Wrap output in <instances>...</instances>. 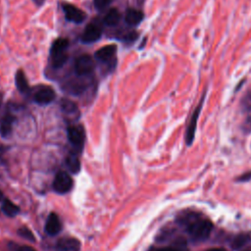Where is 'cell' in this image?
<instances>
[{"label":"cell","mask_w":251,"mask_h":251,"mask_svg":"<svg viewBox=\"0 0 251 251\" xmlns=\"http://www.w3.org/2000/svg\"><path fill=\"white\" fill-rule=\"evenodd\" d=\"M55 98H56V93L54 89L46 85L38 88L33 95L34 102L39 105H47L53 102Z\"/></svg>","instance_id":"cell-10"},{"label":"cell","mask_w":251,"mask_h":251,"mask_svg":"<svg viewBox=\"0 0 251 251\" xmlns=\"http://www.w3.org/2000/svg\"><path fill=\"white\" fill-rule=\"evenodd\" d=\"M248 99H249V101H250V103H251V91L248 92Z\"/></svg>","instance_id":"cell-31"},{"label":"cell","mask_w":251,"mask_h":251,"mask_svg":"<svg viewBox=\"0 0 251 251\" xmlns=\"http://www.w3.org/2000/svg\"><path fill=\"white\" fill-rule=\"evenodd\" d=\"M158 251H181V250H179V249H176V248L167 247V248H162V249H159Z\"/></svg>","instance_id":"cell-28"},{"label":"cell","mask_w":251,"mask_h":251,"mask_svg":"<svg viewBox=\"0 0 251 251\" xmlns=\"http://www.w3.org/2000/svg\"><path fill=\"white\" fill-rule=\"evenodd\" d=\"M15 121H16L15 116H13L11 114H7L1 120V122H0V134L3 137H7L11 133Z\"/></svg>","instance_id":"cell-16"},{"label":"cell","mask_w":251,"mask_h":251,"mask_svg":"<svg viewBox=\"0 0 251 251\" xmlns=\"http://www.w3.org/2000/svg\"><path fill=\"white\" fill-rule=\"evenodd\" d=\"M34 2H35L37 5H41V4L44 2V0H34Z\"/></svg>","instance_id":"cell-30"},{"label":"cell","mask_w":251,"mask_h":251,"mask_svg":"<svg viewBox=\"0 0 251 251\" xmlns=\"http://www.w3.org/2000/svg\"><path fill=\"white\" fill-rule=\"evenodd\" d=\"M138 38V32L136 31H130L128 33H126L123 38L122 40L126 42V43H132L133 41H135L136 39Z\"/></svg>","instance_id":"cell-23"},{"label":"cell","mask_w":251,"mask_h":251,"mask_svg":"<svg viewBox=\"0 0 251 251\" xmlns=\"http://www.w3.org/2000/svg\"><path fill=\"white\" fill-rule=\"evenodd\" d=\"M249 241V236L246 234H239L237 235L231 242V247L233 249H238L245 245Z\"/></svg>","instance_id":"cell-21"},{"label":"cell","mask_w":251,"mask_h":251,"mask_svg":"<svg viewBox=\"0 0 251 251\" xmlns=\"http://www.w3.org/2000/svg\"><path fill=\"white\" fill-rule=\"evenodd\" d=\"M116 52H117V46L114 45V44H109V45L103 46L102 48L98 49L95 52L94 57L98 61L106 63V62H108V61H110L111 59L114 58Z\"/></svg>","instance_id":"cell-13"},{"label":"cell","mask_w":251,"mask_h":251,"mask_svg":"<svg viewBox=\"0 0 251 251\" xmlns=\"http://www.w3.org/2000/svg\"><path fill=\"white\" fill-rule=\"evenodd\" d=\"M101 35H102L101 25L98 23H90L85 26L80 39L83 43L89 44L100 39Z\"/></svg>","instance_id":"cell-8"},{"label":"cell","mask_w":251,"mask_h":251,"mask_svg":"<svg viewBox=\"0 0 251 251\" xmlns=\"http://www.w3.org/2000/svg\"><path fill=\"white\" fill-rule=\"evenodd\" d=\"M144 19L143 12L136 9H127L125 15V21L129 25H138Z\"/></svg>","instance_id":"cell-15"},{"label":"cell","mask_w":251,"mask_h":251,"mask_svg":"<svg viewBox=\"0 0 251 251\" xmlns=\"http://www.w3.org/2000/svg\"><path fill=\"white\" fill-rule=\"evenodd\" d=\"M61 110L64 113V115L67 116V118L71 119H77L79 117V111L76 106V104L69 99L63 98L60 102Z\"/></svg>","instance_id":"cell-14"},{"label":"cell","mask_w":251,"mask_h":251,"mask_svg":"<svg viewBox=\"0 0 251 251\" xmlns=\"http://www.w3.org/2000/svg\"><path fill=\"white\" fill-rule=\"evenodd\" d=\"M112 0H93L94 6L97 10H103L111 4Z\"/></svg>","instance_id":"cell-24"},{"label":"cell","mask_w":251,"mask_h":251,"mask_svg":"<svg viewBox=\"0 0 251 251\" xmlns=\"http://www.w3.org/2000/svg\"><path fill=\"white\" fill-rule=\"evenodd\" d=\"M16 251H35V250L28 245H23V246H18L16 248Z\"/></svg>","instance_id":"cell-25"},{"label":"cell","mask_w":251,"mask_h":251,"mask_svg":"<svg viewBox=\"0 0 251 251\" xmlns=\"http://www.w3.org/2000/svg\"><path fill=\"white\" fill-rule=\"evenodd\" d=\"M56 251H79L80 243L75 238H61L55 247Z\"/></svg>","instance_id":"cell-12"},{"label":"cell","mask_w":251,"mask_h":251,"mask_svg":"<svg viewBox=\"0 0 251 251\" xmlns=\"http://www.w3.org/2000/svg\"><path fill=\"white\" fill-rule=\"evenodd\" d=\"M3 199V193L1 192V190H0V200H2Z\"/></svg>","instance_id":"cell-32"},{"label":"cell","mask_w":251,"mask_h":251,"mask_svg":"<svg viewBox=\"0 0 251 251\" xmlns=\"http://www.w3.org/2000/svg\"><path fill=\"white\" fill-rule=\"evenodd\" d=\"M67 133L72 145L77 152H80L85 140V130L83 126L81 125H71L68 126Z\"/></svg>","instance_id":"cell-3"},{"label":"cell","mask_w":251,"mask_h":251,"mask_svg":"<svg viewBox=\"0 0 251 251\" xmlns=\"http://www.w3.org/2000/svg\"><path fill=\"white\" fill-rule=\"evenodd\" d=\"M18 233H19V235H21L22 237H24L25 239H28V240H31V241L35 240V237H34V234L32 233V231L29 228L25 227V226L21 227L18 230Z\"/></svg>","instance_id":"cell-22"},{"label":"cell","mask_w":251,"mask_h":251,"mask_svg":"<svg viewBox=\"0 0 251 251\" xmlns=\"http://www.w3.org/2000/svg\"><path fill=\"white\" fill-rule=\"evenodd\" d=\"M4 165V161H3V159H2V157H1V154H0V173H1V167Z\"/></svg>","instance_id":"cell-29"},{"label":"cell","mask_w":251,"mask_h":251,"mask_svg":"<svg viewBox=\"0 0 251 251\" xmlns=\"http://www.w3.org/2000/svg\"><path fill=\"white\" fill-rule=\"evenodd\" d=\"M94 62L92 58L88 55L79 56L75 63V72L77 75L85 76L94 71Z\"/></svg>","instance_id":"cell-6"},{"label":"cell","mask_w":251,"mask_h":251,"mask_svg":"<svg viewBox=\"0 0 251 251\" xmlns=\"http://www.w3.org/2000/svg\"><path fill=\"white\" fill-rule=\"evenodd\" d=\"M1 100H2V94L0 93V104H1Z\"/></svg>","instance_id":"cell-33"},{"label":"cell","mask_w":251,"mask_h":251,"mask_svg":"<svg viewBox=\"0 0 251 251\" xmlns=\"http://www.w3.org/2000/svg\"><path fill=\"white\" fill-rule=\"evenodd\" d=\"M15 82H16V86L18 88V90L23 93L25 94L27 92H29V85L27 82V79L25 77V75L24 73L23 70H18L15 75Z\"/></svg>","instance_id":"cell-17"},{"label":"cell","mask_w":251,"mask_h":251,"mask_svg":"<svg viewBox=\"0 0 251 251\" xmlns=\"http://www.w3.org/2000/svg\"><path fill=\"white\" fill-rule=\"evenodd\" d=\"M251 178V171L240 176V177L237 179L238 181H246V180H249Z\"/></svg>","instance_id":"cell-26"},{"label":"cell","mask_w":251,"mask_h":251,"mask_svg":"<svg viewBox=\"0 0 251 251\" xmlns=\"http://www.w3.org/2000/svg\"><path fill=\"white\" fill-rule=\"evenodd\" d=\"M2 211L8 217H15L20 212V208L9 199H5L2 204Z\"/></svg>","instance_id":"cell-20"},{"label":"cell","mask_w":251,"mask_h":251,"mask_svg":"<svg viewBox=\"0 0 251 251\" xmlns=\"http://www.w3.org/2000/svg\"><path fill=\"white\" fill-rule=\"evenodd\" d=\"M78 76L79 77H75V78L73 77L66 80L62 85V88L64 89V91L72 95H78L82 93L87 88L88 82L84 78H81L80 75Z\"/></svg>","instance_id":"cell-5"},{"label":"cell","mask_w":251,"mask_h":251,"mask_svg":"<svg viewBox=\"0 0 251 251\" xmlns=\"http://www.w3.org/2000/svg\"><path fill=\"white\" fill-rule=\"evenodd\" d=\"M204 98H205V95L202 96L198 106L196 107V109L194 110L191 118H190V121H189V124H188V126H187V129H186V135H185V139H186V144L189 146L192 144L193 140H194V136H195V131H196V126H197V120L199 118V115H200V112H201V109H202V106H203V102H204Z\"/></svg>","instance_id":"cell-9"},{"label":"cell","mask_w":251,"mask_h":251,"mask_svg":"<svg viewBox=\"0 0 251 251\" xmlns=\"http://www.w3.org/2000/svg\"><path fill=\"white\" fill-rule=\"evenodd\" d=\"M62 229V224L59 219V217L55 213H50L46 224H45V231L49 235H56L58 234Z\"/></svg>","instance_id":"cell-11"},{"label":"cell","mask_w":251,"mask_h":251,"mask_svg":"<svg viewBox=\"0 0 251 251\" xmlns=\"http://www.w3.org/2000/svg\"><path fill=\"white\" fill-rule=\"evenodd\" d=\"M73 178L66 172H59L53 181V188L56 192L64 194L69 192L73 188Z\"/></svg>","instance_id":"cell-4"},{"label":"cell","mask_w":251,"mask_h":251,"mask_svg":"<svg viewBox=\"0 0 251 251\" xmlns=\"http://www.w3.org/2000/svg\"><path fill=\"white\" fill-rule=\"evenodd\" d=\"M66 165L70 172L77 174L80 171V162L75 154H69L66 158Z\"/></svg>","instance_id":"cell-19"},{"label":"cell","mask_w":251,"mask_h":251,"mask_svg":"<svg viewBox=\"0 0 251 251\" xmlns=\"http://www.w3.org/2000/svg\"><path fill=\"white\" fill-rule=\"evenodd\" d=\"M69 44V39L65 37H59L53 41L50 48V61L54 69L62 68L66 64L68 60L67 50Z\"/></svg>","instance_id":"cell-2"},{"label":"cell","mask_w":251,"mask_h":251,"mask_svg":"<svg viewBox=\"0 0 251 251\" xmlns=\"http://www.w3.org/2000/svg\"><path fill=\"white\" fill-rule=\"evenodd\" d=\"M177 222L193 241L206 240L213 228V223L209 219L203 218L195 212L179 215Z\"/></svg>","instance_id":"cell-1"},{"label":"cell","mask_w":251,"mask_h":251,"mask_svg":"<svg viewBox=\"0 0 251 251\" xmlns=\"http://www.w3.org/2000/svg\"><path fill=\"white\" fill-rule=\"evenodd\" d=\"M244 128L246 130H251V116L246 120L245 125H244Z\"/></svg>","instance_id":"cell-27"},{"label":"cell","mask_w":251,"mask_h":251,"mask_svg":"<svg viewBox=\"0 0 251 251\" xmlns=\"http://www.w3.org/2000/svg\"><path fill=\"white\" fill-rule=\"evenodd\" d=\"M121 20V13L116 9H111L105 16L103 22L108 26H114L116 25Z\"/></svg>","instance_id":"cell-18"},{"label":"cell","mask_w":251,"mask_h":251,"mask_svg":"<svg viewBox=\"0 0 251 251\" xmlns=\"http://www.w3.org/2000/svg\"><path fill=\"white\" fill-rule=\"evenodd\" d=\"M62 9L65 13L66 20L71 22V23L80 24L86 18L85 13L83 11H81L80 9H78L76 6L73 5V4L64 2V3H62Z\"/></svg>","instance_id":"cell-7"}]
</instances>
